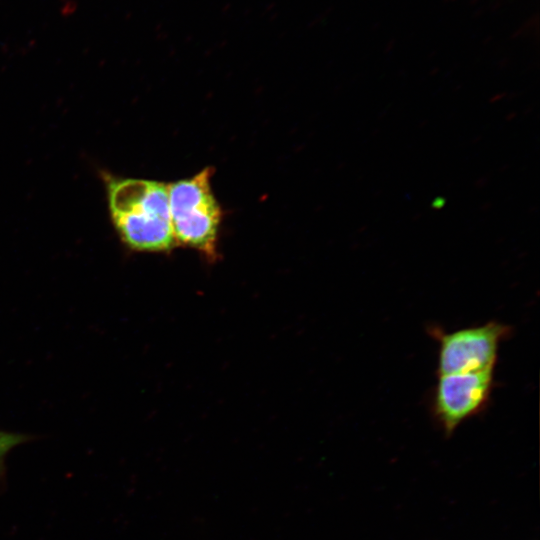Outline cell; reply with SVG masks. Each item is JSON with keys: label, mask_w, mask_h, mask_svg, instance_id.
Here are the masks:
<instances>
[{"label": "cell", "mask_w": 540, "mask_h": 540, "mask_svg": "<svg viewBox=\"0 0 540 540\" xmlns=\"http://www.w3.org/2000/svg\"><path fill=\"white\" fill-rule=\"evenodd\" d=\"M111 222L136 252H169L176 245L167 184L102 173Z\"/></svg>", "instance_id": "1"}, {"label": "cell", "mask_w": 540, "mask_h": 540, "mask_svg": "<svg viewBox=\"0 0 540 540\" xmlns=\"http://www.w3.org/2000/svg\"><path fill=\"white\" fill-rule=\"evenodd\" d=\"M210 168L167 185L169 211L176 244L196 249L206 258L217 255L221 208L211 188Z\"/></svg>", "instance_id": "2"}, {"label": "cell", "mask_w": 540, "mask_h": 540, "mask_svg": "<svg viewBox=\"0 0 540 540\" xmlns=\"http://www.w3.org/2000/svg\"><path fill=\"white\" fill-rule=\"evenodd\" d=\"M429 334L438 341L437 376L494 369L500 344L512 330L509 325L489 321L446 332L436 326Z\"/></svg>", "instance_id": "3"}, {"label": "cell", "mask_w": 540, "mask_h": 540, "mask_svg": "<svg viewBox=\"0 0 540 540\" xmlns=\"http://www.w3.org/2000/svg\"><path fill=\"white\" fill-rule=\"evenodd\" d=\"M493 387L494 369L438 376L431 397V411L447 436L486 408Z\"/></svg>", "instance_id": "4"}, {"label": "cell", "mask_w": 540, "mask_h": 540, "mask_svg": "<svg viewBox=\"0 0 540 540\" xmlns=\"http://www.w3.org/2000/svg\"><path fill=\"white\" fill-rule=\"evenodd\" d=\"M25 439L26 437L20 434L0 431V460L10 449L23 442Z\"/></svg>", "instance_id": "5"}]
</instances>
